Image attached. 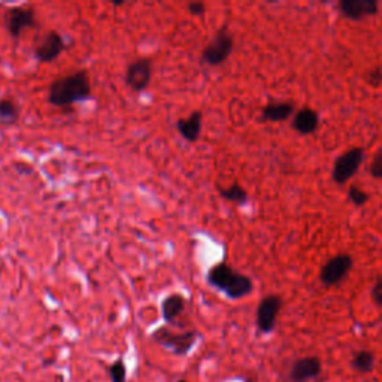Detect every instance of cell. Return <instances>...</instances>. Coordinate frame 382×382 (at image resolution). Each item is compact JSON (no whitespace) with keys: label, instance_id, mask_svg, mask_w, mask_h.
I'll list each match as a JSON object with an SVG mask.
<instances>
[{"label":"cell","instance_id":"8","mask_svg":"<svg viewBox=\"0 0 382 382\" xmlns=\"http://www.w3.org/2000/svg\"><path fill=\"white\" fill-rule=\"evenodd\" d=\"M36 24L35 9L30 6H14L5 13V26L8 33L14 39H18L27 29Z\"/></svg>","mask_w":382,"mask_h":382},{"label":"cell","instance_id":"17","mask_svg":"<svg viewBox=\"0 0 382 382\" xmlns=\"http://www.w3.org/2000/svg\"><path fill=\"white\" fill-rule=\"evenodd\" d=\"M351 366H353L357 374H370L375 369V354L367 349L357 351L353 358H351Z\"/></svg>","mask_w":382,"mask_h":382},{"label":"cell","instance_id":"11","mask_svg":"<svg viewBox=\"0 0 382 382\" xmlns=\"http://www.w3.org/2000/svg\"><path fill=\"white\" fill-rule=\"evenodd\" d=\"M323 370L321 360L315 356L302 357L296 360L292 370H290V379L292 382H309L319 376Z\"/></svg>","mask_w":382,"mask_h":382},{"label":"cell","instance_id":"6","mask_svg":"<svg viewBox=\"0 0 382 382\" xmlns=\"http://www.w3.org/2000/svg\"><path fill=\"white\" fill-rule=\"evenodd\" d=\"M282 308V299L280 296H266L259 303L255 315V323L259 332L263 335L272 333L276 327V319Z\"/></svg>","mask_w":382,"mask_h":382},{"label":"cell","instance_id":"22","mask_svg":"<svg viewBox=\"0 0 382 382\" xmlns=\"http://www.w3.org/2000/svg\"><path fill=\"white\" fill-rule=\"evenodd\" d=\"M369 172L375 180H382V152H378L372 160Z\"/></svg>","mask_w":382,"mask_h":382},{"label":"cell","instance_id":"9","mask_svg":"<svg viewBox=\"0 0 382 382\" xmlns=\"http://www.w3.org/2000/svg\"><path fill=\"white\" fill-rule=\"evenodd\" d=\"M152 79V61L147 57L133 60L126 69V84L136 93L147 90Z\"/></svg>","mask_w":382,"mask_h":382},{"label":"cell","instance_id":"14","mask_svg":"<svg viewBox=\"0 0 382 382\" xmlns=\"http://www.w3.org/2000/svg\"><path fill=\"white\" fill-rule=\"evenodd\" d=\"M185 309V297L180 293H172L163 299L161 302V317L164 323L175 324L178 317Z\"/></svg>","mask_w":382,"mask_h":382},{"label":"cell","instance_id":"4","mask_svg":"<svg viewBox=\"0 0 382 382\" xmlns=\"http://www.w3.org/2000/svg\"><path fill=\"white\" fill-rule=\"evenodd\" d=\"M234 39L227 29H221L218 33L214 36L211 42L206 45L202 53V61L209 66H220L230 57L233 53Z\"/></svg>","mask_w":382,"mask_h":382},{"label":"cell","instance_id":"2","mask_svg":"<svg viewBox=\"0 0 382 382\" xmlns=\"http://www.w3.org/2000/svg\"><path fill=\"white\" fill-rule=\"evenodd\" d=\"M208 284L224 293L232 301H239L253 293V281L250 276L234 271L230 264L224 262L216 263L208 271Z\"/></svg>","mask_w":382,"mask_h":382},{"label":"cell","instance_id":"23","mask_svg":"<svg viewBox=\"0 0 382 382\" xmlns=\"http://www.w3.org/2000/svg\"><path fill=\"white\" fill-rule=\"evenodd\" d=\"M372 299L378 306L382 308V276L378 278L375 285L372 287Z\"/></svg>","mask_w":382,"mask_h":382},{"label":"cell","instance_id":"24","mask_svg":"<svg viewBox=\"0 0 382 382\" xmlns=\"http://www.w3.org/2000/svg\"><path fill=\"white\" fill-rule=\"evenodd\" d=\"M189 13L194 17H203L206 13V6L200 2H193L189 5Z\"/></svg>","mask_w":382,"mask_h":382},{"label":"cell","instance_id":"21","mask_svg":"<svg viewBox=\"0 0 382 382\" xmlns=\"http://www.w3.org/2000/svg\"><path fill=\"white\" fill-rule=\"evenodd\" d=\"M348 199L356 206H365L369 200V194L365 190L356 187V185H351L348 189Z\"/></svg>","mask_w":382,"mask_h":382},{"label":"cell","instance_id":"3","mask_svg":"<svg viewBox=\"0 0 382 382\" xmlns=\"http://www.w3.org/2000/svg\"><path fill=\"white\" fill-rule=\"evenodd\" d=\"M151 337L163 348L169 349L172 354L182 357V356H187L191 351V348L196 345V342H198L199 333L196 332V330L177 333V332H172V330L168 327H160L157 330H154Z\"/></svg>","mask_w":382,"mask_h":382},{"label":"cell","instance_id":"13","mask_svg":"<svg viewBox=\"0 0 382 382\" xmlns=\"http://www.w3.org/2000/svg\"><path fill=\"white\" fill-rule=\"evenodd\" d=\"M203 124V113L200 111H193L189 117L180 118L177 121V129L180 135L187 142H196L200 138Z\"/></svg>","mask_w":382,"mask_h":382},{"label":"cell","instance_id":"25","mask_svg":"<svg viewBox=\"0 0 382 382\" xmlns=\"http://www.w3.org/2000/svg\"><path fill=\"white\" fill-rule=\"evenodd\" d=\"M369 79H370V84L378 86L379 82L382 81V74H381L379 70H372L370 75H369Z\"/></svg>","mask_w":382,"mask_h":382},{"label":"cell","instance_id":"16","mask_svg":"<svg viewBox=\"0 0 382 382\" xmlns=\"http://www.w3.org/2000/svg\"><path fill=\"white\" fill-rule=\"evenodd\" d=\"M293 103L290 102H271L263 108L262 118L263 121L280 122L285 121L293 113Z\"/></svg>","mask_w":382,"mask_h":382},{"label":"cell","instance_id":"18","mask_svg":"<svg viewBox=\"0 0 382 382\" xmlns=\"http://www.w3.org/2000/svg\"><path fill=\"white\" fill-rule=\"evenodd\" d=\"M220 196L221 198H224L225 200H229V202H233L236 205H245L248 202V193L246 190L242 187L241 184H232L229 185V187H225V189H220L218 190Z\"/></svg>","mask_w":382,"mask_h":382},{"label":"cell","instance_id":"27","mask_svg":"<svg viewBox=\"0 0 382 382\" xmlns=\"http://www.w3.org/2000/svg\"><path fill=\"white\" fill-rule=\"evenodd\" d=\"M178 382H189V381H185V379H180Z\"/></svg>","mask_w":382,"mask_h":382},{"label":"cell","instance_id":"26","mask_svg":"<svg viewBox=\"0 0 382 382\" xmlns=\"http://www.w3.org/2000/svg\"><path fill=\"white\" fill-rule=\"evenodd\" d=\"M122 5H124V2H112V6H116V8L122 6Z\"/></svg>","mask_w":382,"mask_h":382},{"label":"cell","instance_id":"5","mask_svg":"<svg viewBox=\"0 0 382 382\" xmlns=\"http://www.w3.org/2000/svg\"><path fill=\"white\" fill-rule=\"evenodd\" d=\"M363 157H365V151L360 147L351 148L344 154H340L333 164V173H332L333 181L339 185L347 184V181L353 178L358 172L361 163H363Z\"/></svg>","mask_w":382,"mask_h":382},{"label":"cell","instance_id":"19","mask_svg":"<svg viewBox=\"0 0 382 382\" xmlns=\"http://www.w3.org/2000/svg\"><path fill=\"white\" fill-rule=\"evenodd\" d=\"M19 117V112L15 103L11 99H2L0 100V121L3 122H17Z\"/></svg>","mask_w":382,"mask_h":382},{"label":"cell","instance_id":"1","mask_svg":"<svg viewBox=\"0 0 382 382\" xmlns=\"http://www.w3.org/2000/svg\"><path fill=\"white\" fill-rule=\"evenodd\" d=\"M90 97L91 84L87 70H77L69 77L53 81L48 91V102L57 108H66Z\"/></svg>","mask_w":382,"mask_h":382},{"label":"cell","instance_id":"7","mask_svg":"<svg viewBox=\"0 0 382 382\" xmlns=\"http://www.w3.org/2000/svg\"><path fill=\"white\" fill-rule=\"evenodd\" d=\"M353 257L348 254H337L332 257L319 272V280L326 287H333L342 282L353 269Z\"/></svg>","mask_w":382,"mask_h":382},{"label":"cell","instance_id":"12","mask_svg":"<svg viewBox=\"0 0 382 382\" xmlns=\"http://www.w3.org/2000/svg\"><path fill=\"white\" fill-rule=\"evenodd\" d=\"M337 6L340 14L348 19H361L376 15L379 9L376 0H342Z\"/></svg>","mask_w":382,"mask_h":382},{"label":"cell","instance_id":"15","mask_svg":"<svg viewBox=\"0 0 382 382\" xmlns=\"http://www.w3.org/2000/svg\"><path fill=\"white\" fill-rule=\"evenodd\" d=\"M318 124L319 117L317 111H314L312 108H302L296 113L293 120V127L301 135H311V133L318 129Z\"/></svg>","mask_w":382,"mask_h":382},{"label":"cell","instance_id":"10","mask_svg":"<svg viewBox=\"0 0 382 382\" xmlns=\"http://www.w3.org/2000/svg\"><path fill=\"white\" fill-rule=\"evenodd\" d=\"M67 48L63 36L58 32H48L36 49L35 57L40 63H53Z\"/></svg>","mask_w":382,"mask_h":382},{"label":"cell","instance_id":"20","mask_svg":"<svg viewBox=\"0 0 382 382\" xmlns=\"http://www.w3.org/2000/svg\"><path fill=\"white\" fill-rule=\"evenodd\" d=\"M109 378H111V382H126L127 381V367H126V363H124L122 357L117 358L109 366Z\"/></svg>","mask_w":382,"mask_h":382}]
</instances>
